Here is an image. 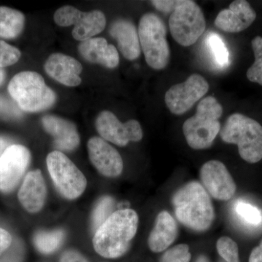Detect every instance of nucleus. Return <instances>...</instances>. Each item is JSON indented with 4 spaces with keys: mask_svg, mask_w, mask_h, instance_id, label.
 <instances>
[{
    "mask_svg": "<svg viewBox=\"0 0 262 262\" xmlns=\"http://www.w3.org/2000/svg\"><path fill=\"white\" fill-rule=\"evenodd\" d=\"M139 217L134 210L114 212L95 232V251L104 258L120 257L127 252L137 232Z\"/></svg>",
    "mask_w": 262,
    "mask_h": 262,
    "instance_id": "nucleus-1",
    "label": "nucleus"
},
{
    "mask_svg": "<svg viewBox=\"0 0 262 262\" xmlns=\"http://www.w3.org/2000/svg\"><path fill=\"white\" fill-rule=\"evenodd\" d=\"M179 222L198 232L209 229L214 220V210L208 192L196 182L187 183L177 191L172 199Z\"/></svg>",
    "mask_w": 262,
    "mask_h": 262,
    "instance_id": "nucleus-2",
    "label": "nucleus"
},
{
    "mask_svg": "<svg viewBox=\"0 0 262 262\" xmlns=\"http://www.w3.org/2000/svg\"><path fill=\"white\" fill-rule=\"evenodd\" d=\"M223 108L213 96L203 98L198 103L195 115L183 125V133L188 145L194 149L210 147L220 134Z\"/></svg>",
    "mask_w": 262,
    "mask_h": 262,
    "instance_id": "nucleus-3",
    "label": "nucleus"
},
{
    "mask_svg": "<svg viewBox=\"0 0 262 262\" xmlns=\"http://www.w3.org/2000/svg\"><path fill=\"white\" fill-rule=\"evenodd\" d=\"M225 142L238 146L241 158L250 163L262 159V126L253 119L235 113L227 118L220 130Z\"/></svg>",
    "mask_w": 262,
    "mask_h": 262,
    "instance_id": "nucleus-4",
    "label": "nucleus"
},
{
    "mask_svg": "<svg viewBox=\"0 0 262 262\" xmlns=\"http://www.w3.org/2000/svg\"><path fill=\"white\" fill-rule=\"evenodd\" d=\"M8 91L19 107L29 113L45 111L56 101V95L34 72L17 74L10 80Z\"/></svg>",
    "mask_w": 262,
    "mask_h": 262,
    "instance_id": "nucleus-5",
    "label": "nucleus"
},
{
    "mask_svg": "<svg viewBox=\"0 0 262 262\" xmlns=\"http://www.w3.org/2000/svg\"><path fill=\"white\" fill-rule=\"evenodd\" d=\"M138 34L147 64L156 70L165 69L170 53L163 20L155 13H146L139 20Z\"/></svg>",
    "mask_w": 262,
    "mask_h": 262,
    "instance_id": "nucleus-6",
    "label": "nucleus"
},
{
    "mask_svg": "<svg viewBox=\"0 0 262 262\" xmlns=\"http://www.w3.org/2000/svg\"><path fill=\"white\" fill-rule=\"evenodd\" d=\"M206 23L195 2L181 0L169 18V29L176 42L184 47L192 46L205 32Z\"/></svg>",
    "mask_w": 262,
    "mask_h": 262,
    "instance_id": "nucleus-7",
    "label": "nucleus"
},
{
    "mask_svg": "<svg viewBox=\"0 0 262 262\" xmlns=\"http://www.w3.org/2000/svg\"><path fill=\"white\" fill-rule=\"evenodd\" d=\"M47 165L56 189L65 198L75 199L85 190L87 180L83 173L61 151L50 153L47 157Z\"/></svg>",
    "mask_w": 262,
    "mask_h": 262,
    "instance_id": "nucleus-8",
    "label": "nucleus"
},
{
    "mask_svg": "<svg viewBox=\"0 0 262 262\" xmlns=\"http://www.w3.org/2000/svg\"><path fill=\"white\" fill-rule=\"evenodd\" d=\"M53 19L59 27L75 25L72 36L76 40L80 42L91 39L103 32L106 24V17L100 10L84 13L70 5L57 10Z\"/></svg>",
    "mask_w": 262,
    "mask_h": 262,
    "instance_id": "nucleus-9",
    "label": "nucleus"
},
{
    "mask_svg": "<svg viewBox=\"0 0 262 262\" xmlns=\"http://www.w3.org/2000/svg\"><path fill=\"white\" fill-rule=\"evenodd\" d=\"M209 84L198 74L189 76L185 82L171 86L165 95V102L170 113L184 115L208 93Z\"/></svg>",
    "mask_w": 262,
    "mask_h": 262,
    "instance_id": "nucleus-10",
    "label": "nucleus"
},
{
    "mask_svg": "<svg viewBox=\"0 0 262 262\" xmlns=\"http://www.w3.org/2000/svg\"><path fill=\"white\" fill-rule=\"evenodd\" d=\"M96 127L103 139L119 146H125L130 141L138 142L143 138L142 128L137 120L122 123L110 111H103L98 115Z\"/></svg>",
    "mask_w": 262,
    "mask_h": 262,
    "instance_id": "nucleus-11",
    "label": "nucleus"
},
{
    "mask_svg": "<svg viewBox=\"0 0 262 262\" xmlns=\"http://www.w3.org/2000/svg\"><path fill=\"white\" fill-rule=\"evenodd\" d=\"M27 147L19 144L9 146L0 158V191L10 192L18 185L30 163Z\"/></svg>",
    "mask_w": 262,
    "mask_h": 262,
    "instance_id": "nucleus-12",
    "label": "nucleus"
},
{
    "mask_svg": "<svg viewBox=\"0 0 262 262\" xmlns=\"http://www.w3.org/2000/svg\"><path fill=\"white\" fill-rule=\"evenodd\" d=\"M201 179L203 187L215 199L228 201L235 193V183L232 176L219 160H210L202 166Z\"/></svg>",
    "mask_w": 262,
    "mask_h": 262,
    "instance_id": "nucleus-13",
    "label": "nucleus"
},
{
    "mask_svg": "<svg viewBox=\"0 0 262 262\" xmlns=\"http://www.w3.org/2000/svg\"><path fill=\"white\" fill-rule=\"evenodd\" d=\"M90 160L98 171L105 177H117L123 170V161L116 149L100 137L88 142Z\"/></svg>",
    "mask_w": 262,
    "mask_h": 262,
    "instance_id": "nucleus-14",
    "label": "nucleus"
},
{
    "mask_svg": "<svg viewBox=\"0 0 262 262\" xmlns=\"http://www.w3.org/2000/svg\"><path fill=\"white\" fill-rule=\"evenodd\" d=\"M256 18V13L245 0H236L229 8L220 11L214 24L220 30L228 33H238L251 27Z\"/></svg>",
    "mask_w": 262,
    "mask_h": 262,
    "instance_id": "nucleus-15",
    "label": "nucleus"
},
{
    "mask_svg": "<svg viewBox=\"0 0 262 262\" xmlns=\"http://www.w3.org/2000/svg\"><path fill=\"white\" fill-rule=\"evenodd\" d=\"M45 70L51 78L69 87H76L82 82V64L73 57L63 53H53L48 57Z\"/></svg>",
    "mask_w": 262,
    "mask_h": 262,
    "instance_id": "nucleus-16",
    "label": "nucleus"
},
{
    "mask_svg": "<svg viewBox=\"0 0 262 262\" xmlns=\"http://www.w3.org/2000/svg\"><path fill=\"white\" fill-rule=\"evenodd\" d=\"M42 123L58 149L73 151L80 144V135L73 122L54 115H46L42 117Z\"/></svg>",
    "mask_w": 262,
    "mask_h": 262,
    "instance_id": "nucleus-17",
    "label": "nucleus"
},
{
    "mask_svg": "<svg viewBox=\"0 0 262 262\" xmlns=\"http://www.w3.org/2000/svg\"><path fill=\"white\" fill-rule=\"evenodd\" d=\"M47 189L40 170L27 173L18 192V199L29 213H37L46 202Z\"/></svg>",
    "mask_w": 262,
    "mask_h": 262,
    "instance_id": "nucleus-18",
    "label": "nucleus"
},
{
    "mask_svg": "<svg viewBox=\"0 0 262 262\" xmlns=\"http://www.w3.org/2000/svg\"><path fill=\"white\" fill-rule=\"evenodd\" d=\"M78 51L86 61L99 63L106 68H115L120 62L117 48L113 45H108L103 37L91 38L81 42Z\"/></svg>",
    "mask_w": 262,
    "mask_h": 262,
    "instance_id": "nucleus-19",
    "label": "nucleus"
},
{
    "mask_svg": "<svg viewBox=\"0 0 262 262\" xmlns=\"http://www.w3.org/2000/svg\"><path fill=\"white\" fill-rule=\"evenodd\" d=\"M110 34L117 41L122 56L129 61L137 59L141 55L139 34L135 25L128 20L119 19L112 24Z\"/></svg>",
    "mask_w": 262,
    "mask_h": 262,
    "instance_id": "nucleus-20",
    "label": "nucleus"
},
{
    "mask_svg": "<svg viewBox=\"0 0 262 262\" xmlns=\"http://www.w3.org/2000/svg\"><path fill=\"white\" fill-rule=\"evenodd\" d=\"M177 223L172 215L167 211L160 212L148 239L150 250L155 253L165 251L177 239Z\"/></svg>",
    "mask_w": 262,
    "mask_h": 262,
    "instance_id": "nucleus-21",
    "label": "nucleus"
},
{
    "mask_svg": "<svg viewBox=\"0 0 262 262\" xmlns=\"http://www.w3.org/2000/svg\"><path fill=\"white\" fill-rule=\"evenodd\" d=\"M25 17L18 10L0 7V37L15 38L21 33Z\"/></svg>",
    "mask_w": 262,
    "mask_h": 262,
    "instance_id": "nucleus-22",
    "label": "nucleus"
},
{
    "mask_svg": "<svg viewBox=\"0 0 262 262\" xmlns=\"http://www.w3.org/2000/svg\"><path fill=\"white\" fill-rule=\"evenodd\" d=\"M64 237L63 230L39 232L34 236V243L39 252L43 254H50L61 246Z\"/></svg>",
    "mask_w": 262,
    "mask_h": 262,
    "instance_id": "nucleus-23",
    "label": "nucleus"
},
{
    "mask_svg": "<svg viewBox=\"0 0 262 262\" xmlns=\"http://www.w3.org/2000/svg\"><path fill=\"white\" fill-rule=\"evenodd\" d=\"M115 201L111 196H103L95 207L92 215V227L95 232L114 213Z\"/></svg>",
    "mask_w": 262,
    "mask_h": 262,
    "instance_id": "nucleus-24",
    "label": "nucleus"
},
{
    "mask_svg": "<svg viewBox=\"0 0 262 262\" xmlns=\"http://www.w3.org/2000/svg\"><path fill=\"white\" fill-rule=\"evenodd\" d=\"M255 61L248 69L246 76L251 82L262 85V37H256L251 41Z\"/></svg>",
    "mask_w": 262,
    "mask_h": 262,
    "instance_id": "nucleus-25",
    "label": "nucleus"
},
{
    "mask_svg": "<svg viewBox=\"0 0 262 262\" xmlns=\"http://www.w3.org/2000/svg\"><path fill=\"white\" fill-rule=\"evenodd\" d=\"M207 45L209 49H211L217 64L220 67H227L229 63V52L220 36L211 33L207 39Z\"/></svg>",
    "mask_w": 262,
    "mask_h": 262,
    "instance_id": "nucleus-26",
    "label": "nucleus"
},
{
    "mask_svg": "<svg viewBox=\"0 0 262 262\" xmlns=\"http://www.w3.org/2000/svg\"><path fill=\"white\" fill-rule=\"evenodd\" d=\"M237 215L249 225L257 226L262 223V213L256 207L245 202L239 201L236 204Z\"/></svg>",
    "mask_w": 262,
    "mask_h": 262,
    "instance_id": "nucleus-27",
    "label": "nucleus"
},
{
    "mask_svg": "<svg viewBox=\"0 0 262 262\" xmlns=\"http://www.w3.org/2000/svg\"><path fill=\"white\" fill-rule=\"evenodd\" d=\"M217 251L221 257L227 262H239L238 247L235 242L228 237H222L216 244Z\"/></svg>",
    "mask_w": 262,
    "mask_h": 262,
    "instance_id": "nucleus-28",
    "label": "nucleus"
},
{
    "mask_svg": "<svg viewBox=\"0 0 262 262\" xmlns=\"http://www.w3.org/2000/svg\"><path fill=\"white\" fill-rule=\"evenodd\" d=\"M190 259L189 246L186 244H180L164 253L160 262H189Z\"/></svg>",
    "mask_w": 262,
    "mask_h": 262,
    "instance_id": "nucleus-29",
    "label": "nucleus"
},
{
    "mask_svg": "<svg viewBox=\"0 0 262 262\" xmlns=\"http://www.w3.org/2000/svg\"><path fill=\"white\" fill-rule=\"evenodd\" d=\"M20 56L21 54L18 48L0 40V68L14 64L18 62Z\"/></svg>",
    "mask_w": 262,
    "mask_h": 262,
    "instance_id": "nucleus-30",
    "label": "nucleus"
},
{
    "mask_svg": "<svg viewBox=\"0 0 262 262\" xmlns=\"http://www.w3.org/2000/svg\"><path fill=\"white\" fill-rule=\"evenodd\" d=\"M23 257V246L21 243L15 241L0 256V262H22Z\"/></svg>",
    "mask_w": 262,
    "mask_h": 262,
    "instance_id": "nucleus-31",
    "label": "nucleus"
},
{
    "mask_svg": "<svg viewBox=\"0 0 262 262\" xmlns=\"http://www.w3.org/2000/svg\"><path fill=\"white\" fill-rule=\"evenodd\" d=\"M181 0H152L151 5L159 10L165 13H173L180 4Z\"/></svg>",
    "mask_w": 262,
    "mask_h": 262,
    "instance_id": "nucleus-32",
    "label": "nucleus"
},
{
    "mask_svg": "<svg viewBox=\"0 0 262 262\" xmlns=\"http://www.w3.org/2000/svg\"><path fill=\"white\" fill-rule=\"evenodd\" d=\"M61 262H89L80 253L75 251H67L62 254Z\"/></svg>",
    "mask_w": 262,
    "mask_h": 262,
    "instance_id": "nucleus-33",
    "label": "nucleus"
},
{
    "mask_svg": "<svg viewBox=\"0 0 262 262\" xmlns=\"http://www.w3.org/2000/svg\"><path fill=\"white\" fill-rule=\"evenodd\" d=\"M13 238L9 232L0 228V256L11 246Z\"/></svg>",
    "mask_w": 262,
    "mask_h": 262,
    "instance_id": "nucleus-34",
    "label": "nucleus"
},
{
    "mask_svg": "<svg viewBox=\"0 0 262 262\" xmlns=\"http://www.w3.org/2000/svg\"><path fill=\"white\" fill-rule=\"evenodd\" d=\"M249 262H262V241L258 247L253 250L250 255Z\"/></svg>",
    "mask_w": 262,
    "mask_h": 262,
    "instance_id": "nucleus-35",
    "label": "nucleus"
},
{
    "mask_svg": "<svg viewBox=\"0 0 262 262\" xmlns=\"http://www.w3.org/2000/svg\"><path fill=\"white\" fill-rule=\"evenodd\" d=\"M8 147V143L4 138L0 137V158L5 152V150Z\"/></svg>",
    "mask_w": 262,
    "mask_h": 262,
    "instance_id": "nucleus-36",
    "label": "nucleus"
},
{
    "mask_svg": "<svg viewBox=\"0 0 262 262\" xmlns=\"http://www.w3.org/2000/svg\"><path fill=\"white\" fill-rule=\"evenodd\" d=\"M5 78V72L3 69L0 68V84L3 83Z\"/></svg>",
    "mask_w": 262,
    "mask_h": 262,
    "instance_id": "nucleus-37",
    "label": "nucleus"
},
{
    "mask_svg": "<svg viewBox=\"0 0 262 262\" xmlns=\"http://www.w3.org/2000/svg\"><path fill=\"white\" fill-rule=\"evenodd\" d=\"M196 262H209L208 258L205 256H201L198 258Z\"/></svg>",
    "mask_w": 262,
    "mask_h": 262,
    "instance_id": "nucleus-38",
    "label": "nucleus"
}]
</instances>
